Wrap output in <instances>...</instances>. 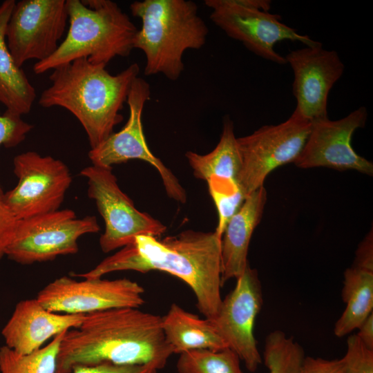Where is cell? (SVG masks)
<instances>
[{"label": "cell", "instance_id": "obj_1", "mask_svg": "<svg viewBox=\"0 0 373 373\" xmlns=\"http://www.w3.org/2000/svg\"><path fill=\"white\" fill-rule=\"evenodd\" d=\"M162 271L178 277L191 289L204 318H213L220 307L221 237L216 232L191 229L162 239L141 235L93 269L73 276L102 278L117 271Z\"/></svg>", "mask_w": 373, "mask_h": 373}, {"label": "cell", "instance_id": "obj_2", "mask_svg": "<svg viewBox=\"0 0 373 373\" xmlns=\"http://www.w3.org/2000/svg\"><path fill=\"white\" fill-rule=\"evenodd\" d=\"M173 354L162 327V316L137 307L86 314L81 325L61 340L55 373L104 363L153 364L164 368Z\"/></svg>", "mask_w": 373, "mask_h": 373}, {"label": "cell", "instance_id": "obj_3", "mask_svg": "<svg viewBox=\"0 0 373 373\" xmlns=\"http://www.w3.org/2000/svg\"><path fill=\"white\" fill-rule=\"evenodd\" d=\"M106 66L84 58L59 66L52 70L51 85L38 100L41 107L59 106L70 111L83 126L90 149L107 139L123 121L119 112L140 73L137 63L117 75L109 73Z\"/></svg>", "mask_w": 373, "mask_h": 373}, {"label": "cell", "instance_id": "obj_4", "mask_svg": "<svg viewBox=\"0 0 373 373\" xmlns=\"http://www.w3.org/2000/svg\"><path fill=\"white\" fill-rule=\"evenodd\" d=\"M130 10L142 21L133 48L145 55L144 75L160 73L177 80L184 68V52L202 48L209 33L196 3L191 0L135 1Z\"/></svg>", "mask_w": 373, "mask_h": 373}, {"label": "cell", "instance_id": "obj_5", "mask_svg": "<svg viewBox=\"0 0 373 373\" xmlns=\"http://www.w3.org/2000/svg\"><path fill=\"white\" fill-rule=\"evenodd\" d=\"M69 29L57 50L36 62L35 74L84 58L94 64L128 57L137 29L129 17L111 0H66Z\"/></svg>", "mask_w": 373, "mask_h": 373}, {"label": "cell", "instance_id": "obj_6", "mask_svg": "<svg viewBox=\"0 0 373 373\" xmlns=\"http://www.w3.org/2000/svg\"><path fill=\"white\" fill-rule=\"evenodd\" d=\"M204 3L211 9V21L227 36L275 64H287L285 57L274 50L279 41L291 40L306 46L321 44L281 22L280 15L270 13L269 0H205Z\"/></svg>", "mask_w": 373, "mask_h": 373}, {"label": "cell", "instance_id": "obj_7", "mask_svg": "<svg viewBox=\"0 0 373 373\" xmlns=\"http://www.w3.org/2000/svg\"><path fill=\"white\" fill-rule=\"evenodd\" d=\"M311 126V121L294 111L283 122L265 125L250 135L237 137L241 167L236 181L247 196L263 186L272 171L294 162Z\"/></svg>", "mask_w": 373, "mask_h": 373}, {"label": "cell", "instance_id": "obj_8", "mask_svg": "<svg viewBox=\"0 0 373 373\" xmlns=\"http://www.w3.org/2000/svg\"><path fill=\"white\" fill-rule=\"evenodd\" d=\"M99 229L95 216L78 218L69 209L19 220L5 256L21 265L50 261L59 256L77 254L78 239Z\"/></svg>", "mask_w": 373, "mask_h": 373}, {"label": "cell", "instance_id": "obj_9", "mask_svg": "<svg viewBox=\"0 0 373 373\" xmlns=\"http://www.w3.org/2000/svg\"><path fill=\"white\" fill-rule=\"evenodd\" d=\"M112 169L92 164L80 171L87 179L88 195L94 200L104 220L105 231L99 238L100 248L104 253L122 248L137 236L157 238L166 230L160 221L135 208L119 188Z\"/></svg>", "mask_w": 373, "mask_h": 373}, {"label": "cell", "instance_id": "obj_10", "mask_svg": "<svg viewBox=\"0 0 373 373\" xmlns=\"http://www.w3.org/2000/svg\"><path fill=\"white\" fill-rule=\"evenodd\" d=\"M13 171L18 182L4 193V198L18 220L59 209L72 182L64 162L50 155L26 151L14 157Z\"/></svg>", "mask_w": 373, "mask_h": 373}, {"label": "cell", "instance_id": "obj_11", "mask_svg": "<svg viewBox=\"0 0 373 373\" xmlns=\"http://www.w3.org/2000/svg\"><path fill=\"white\" fill-rule=\"evenodd\" d=\"M150 95L149 84L136 77L127 97L129 116L126 124L119 132L113 133L97 146L90 149L88 155L93 165L104 167H112L131 160H144L157 171L168 196L185 203V189L171 171L151 151L144 137L142 116Z\"/></svg>", "mask_w": 373, "mask_h": 373}, {"label": "cell", "instance_id": "obj_12", "mask_svg": "<svg viewBox=\"0 0 373 373\" xmlns=\"http://www.w3.org/2000/svg\"><path fill=\"white\" fill-rule=\"evenodd\" d=\"M68 15L65 0H21L9 19L6 39L9 51L21 67L27 61H44L58 48Z\"/></svg>", "mask_w": 373, "mask_h": 373}, {"label": "cell", "instance_id": "obj_13", "mask_svg": "<svg viewBox=\"0 0 373 373\" xmlns=\"http://www.w3.org/2000/svg\"><path fill=\"white\" fill-rule=\"evenodd\" d=\"M76 280L64 276L49 283L36 299L47 310L70 314H86L118 307L140 308L144 289L128 278H102Z\"/></svg>", "mask_w": 373, "mask_h": 373}, {"label": "cell", "instance_id": "obj_14", "mask_svg": "<svg viewBox=\"0 0 373 373\" xmlns=\"http://www.w3.org/2000/svg\"><path fill=\"white\" fill-rule=\"evenodd\" d=\"M263 303L256 269L247 265L234 288L222 299L216 316L210 319L228 348L254 372L262 362L254 336L256 317Z\"/></svg>", "mask_w": 373, "mask_h": 373}, {"label": "cell", "instance_id": "obj_15", "mask_svg": "<svg viewBox=\"0 0 373 373\" xmlns=\"http://www.w3.org/2000/svg\"><path fill=\"white\" fill-rule=\"evenodd\" d=\"M367 118V108L361 106L340 119L312 121L303 149L294 163L301 169L321 166L372 175V163L357 154L351 144L354 133L365 126Z\"/></svg>", "mask_w": 373, "mask_h": 373}, {"label": "cell", "instance_id": "obj_16", "mask_svg": "<svg viewBox=\"0 0 373 373\" xmlns=\"http://www.w3.org/2000/svg\"><path fill=\"white\" fill-rule=\"evenodd\" d=\"M285 58L294 73V111L311 122L328 117L329 91L345 70L338 52L321 43L291 50Z\"/></svg>", "mask_w": 373, "mask_h": 373}, {"label": "cell", "instance_id": "obj_17", "mask_svg": "<svg viewBox=\"0 0 373 373\" xmlns=\"http://www.w3.org/2000/svg\"><path fill=\"white\" fill-rule=\"evenodd\" d=\"M86 314L52 312L35 298L19 301L1 330L5 345L21 354H30L50 338L78 327Z\"/></svg>", "mask_w": 373, "mask_h": 373}, {"label": "cell", "instance_id": "obj_18", "mask_svg": "<svg viewBox=\"0 0 373 373\" xmlns=\"http://www.w3.org/2000/svg\"><path fill=\"white\" fill-rule=\"evenodd\" d=\"M266 201L267 191L261 186L247 197L228 221L221 237L222 285L240 276L249 265L250 240L260 222Z\"/></svg>", "mask_w": 373, "mask_h": 373}, {"label": "cell", "instance_id": "obj_19", "mask_svg": "<svg viewBox=\"0 0 373 373\" xmlns=\"http://www.w3.org/2000/svg\"><path fill=\"white\" fill-rule=\"evenodd\" d=\"M162 327L173 354L228 348L210 319L200 318L176 303L171 304L167 313L162 316Z\"/></svg>", "mask_w": 373, "mask_h": 373}, {"label": "cell", "instance_id": "obj_20", "mask_svg": "<svg viewBox=\"0 0 373 373\" xmlns=\"http://www.w3.org/2000/svg\"><path fill=\"white\" fill-rule=\"evenodd\" d=\"M15 3L6 0L0 5V103L6 111L21 116L31 111L36 91L23 69L15 64L6 43V28Z\"/></svg>", "mask_w": 373, "mask_h": 373}, {"label": "cell", "instance_id": "obj_21", "mask_svg": "<svg viewBox=\"0 0 373 373\" xmlns=\"http://www.w3.org/2000/svg\"><path fill=\"white\" fill-rule=\"evenodd\" d=\"M341 298L345 308L334 327L335 336L339 338L357 329L373 312V271L354 266L347 269Z\"/></svg>", "mask_w": 373, "mask_h": 373}, {"label": "cell", "instance_id": "obj_22", "mask_svg": "<svg viewBox=\"0 0 373 373\" xmlns=\"http://www.w3.org/2000/svg\"><path fill=\"white\" fill-rule=\"evenodd\" d=\"M185 156L196 178L207 181L216 176L236 180L241 159L230 117L225 116L223 119L220 138L213 150L204 155L187 151Z\"/></svg>", "mask_w": 373, "mask_h": 373}, {"label": "cell", "instance_id": "obj_23", "mask_svg": "<svg viewBox=\"0 0 373 373\" xmlns=\"http://www.w3.org/2000/svg\"><path fill=\"white\" fill-rule=\"evenodd\" d=\"M66 331L30 354H21L6 345L0 347V373H55L61 340Z\"/></svg>", "mask_w": 373, "mask_h": 373}, {"label": "cell", "instance_id": "obj_24", "mask_svg": "<svg viewBox=\"0 0 373 373\" xmlns=\"http://www.w3.org/2000/svg\"><path fill=\"white\" fill-rule=\"evenodd\" d=\"M305 358L302 346L283 331L267 336L262 359L269 373H299Z\"/></svg>", "mask_w": 373, "mask_h": 373}, {"label": "cell", "instance_id": "obj_25", "mask_svg": "<svg viewBox=\"0 0 373 373\" xmlns=\"http://www.w3.org/2000/svg\"><path fill=\"white\" fill-rule=\"evenodd\" d=\"M176 367L178 373H243L239 356L229 348L181 353Z\"/></svg>", "mask_w": 373, "mask_h": 373}, {"label": "cell", "instance_id": "obj_26", "mask_svg": "<svg viewBox=\"0 0 373 373\" xmlns=\"http://www.w3.org/2000/svg\"><path fill=\"white\" fill-rule=\"evenodd\" d=\"M207 182L218 214V223L215 231L222 237L228 221L247 196L236 180L213 176Z\"/></svg>", "mask_w": 373, "mask_h": 373}, {"label": "cell", "instance_id": "obj_27", "mask_svg": "<svg viewBox=\"0 0 373 373\" xmlns=\"http://www.w3.org/2000/svg\"><path fill=\"white\" fill-rule=\"evenodd\" d=\"M344 356L340 359L345 373H373V350L366 347L356 334L347 338Z\"/></svg>", "mask_w": 373, "mask_h": 373}, {"label": "cell", "instance_id": "obj_28", "mask_svg": "<svg viewBox=\"0 0 373 373\" xmlns=\"http://www.w3.org/2000/svg\"><path fill=\"white\" fill-rule=\"evenodd\" d=\"M33 126L21 118V116L6 111L0 114V146L6 148L15 147L21 143Z\"/></svg>", "mask_w": 373, "mask_h": 373}, {"label": "cell", "instance_id": "obj_29", "mask_svg": "<svg viewBox=\"0 0 373 373\" xmlns=\"http://www.w3.org/2000/svg\"><path fill=\"white\" fill-rule=\"evenodd\" d=\"M18 221L7 205L0 186V259L14 239Z\"/></svg>", "mask_w": 373, "mask_h": 373}, {"label": "cell", "instance_id": "obj_30", "mask_svg": "<svg viewBox=\"0 0 373 373\" xmlns=\"http://www.w3.org/2000/svg\"><path fill=\"white\" fill-rule=\"evenodd\" d=\"M153 364L118 365L108 363L89 366H77L70 373H157Z\"/></svg>", "mask_w": 373, "mask_h": 373}, {"label": "cell", "instance_id": "obj_31", "mask_svg": "<svg viewBox=\"0 0 373 373\" xmlns=\"http://www.w3.org/2000/svg\"><path fill=\"white\" fill-rule=\"evenodd\" d=\"M299 373H345L340 359L305 356Z\"/></svg>", "mask_w": 373, "mask_h": 373}, {"label": "cell", "instance_id": "obj_32", "mask_svg": "<svg viewBox=\"0 0 373 373\" xmlns=\"http://www.w3.org/2000/svg\"><path fill=\"white\" fill-rule=\"evenodd\" d=\"M354 267L373 271L372 231L370 232L360 243L354 261Z\"/></svg>", "mask_w": 373, "mask_h": 373}, {"label": "cell", "instance_id": "obj_33", "mask_svg": "<svg viewBox=\"0 0 373 373\" xmlns=\"http://www.w3.org/2000/svg\"><path fill=\"white\" fill-rule=\"evenodd\" d=\"M358 331L356 334L361 341L368 348L373 350V312L357 329Z\"/></svg>", "mask_w": 373, "mask_h": 373}]
</instances>
